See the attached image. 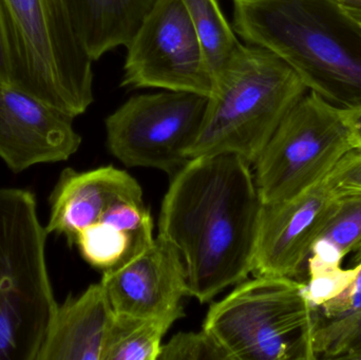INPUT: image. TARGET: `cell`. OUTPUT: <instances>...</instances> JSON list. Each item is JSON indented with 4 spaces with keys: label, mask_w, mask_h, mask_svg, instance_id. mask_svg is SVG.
I'll list each match as a JSON object with an SVG mask.
<instances>
[{
    "label": "cell",
    "mask_w": 361,
    "mask_h": 360,
    "mask_svg": "<svg viewBox=\"0 0 361 360\" xmlns=\"http://www.w3.org/2000/svg\"><path fill=\"white\" fill-rule=\"evenodd\" d=\"M355 268L356 275L352 285L341 295L319 306L318 311L324 316L345 314L361 306V262Z\"/></svg>",
    "instance_id": "25"
},
{
    "label": "cell",
    "mask_w": 361,
    "mask_h": 360,
    "mask_svg": "<svg viewBox=\"0 0 361 360\" xmlns=\"http://www.w3.org/2000/svg\"><path fill=\"white\" fill-rule=\"evenodd\" d=\"M0 85L17 86V54L10 21L0 1Z\"/></svg>",
    "instance_id": "24"
},
{
    "label": "cell",
    "mask_w": 361,
    "mask_h": 360,
    "mask_svg": "<svg viewBox=\"0 0 361 360\" xmlns=\"http://www.w3.org/2000/svg\"><path fill=\"white\" fill-rule=\"evenodd\" d=\"M335 199L336 194L322 181L294 198L263 204L252 273L298 278Z\"/></svg>",
    "instance_id": "11"
},
{
    "label": "cell",
    "mask_w": 361,
    "mask_h": 360,
    "mask_svg": "<svg viewBox=\"0 0 361 360\" xmlns=\"http://www.w3.org/2000/svg\"><path fill=\"white\" fill-rule=\"evenodd\" d=\"M35 194L0 190V360H36L56 312Z\"/></svg>",
    "instance_id": "4"
},
{
    "label": "cell",
    "mask_w": 361,
    "mask_h": 360,
    "mask_svg": "<svg viewBox=\"0 0 361 360\" xmlns=\"http://www.w3.org/2000/svg\"><path fill=\"white\" fill-rule=\"evenodd\" d=\"M324 182L335 194H361V150L348 152Z\"/></svg>",
    "instance_id": "23"
},
{
    "label": "cell",
    "mask_w": 361,
    "mask_h": 360,
    "mask_svg": "<svg viewBox=\"0 0 361 360\" xmlns=\"http://www.w3.org/2000/svg\"><path fill=\"white\" fill-rule=\"evenodd\" d=\"M207 103L183 91L135 95L106 118L108 148L126 166L175 175L190 160Z\"/></svg>",
    "instance_id": "8"
},
{
    "label": "cell",
    "mask_w": 361,
    "mask_h": 360,
    "mask_svg": "<svg viewBox=\"0 0 361 360\" xmlns=\"http://www.w3.org/2000/svg\"><path fill=\"white\" fill-rule=\"evenodd\" d=\"M154 240V221L144 201L126 200L80 232L75 245L91 266L104 273L130 261Z\"/></svg>",
    "instance_id": "15"
},
{
    "label": "cell",
    "mask_w": 361,
    "mask_h": 360,
    "mask_svg": "<svg viewBox=\"0 0 361 360\" xmlns=\"http://www.w3.org/2000/svg\"><path fill=\"white\" fill-rule=\"evenodd\" d=\"M316 310L305 297V283L256 276L212 304L202 329L233 360H311Z\"/></svg>",
    "instance_id": "6"
},
{
    "label": "cell",
    "mask_w": 361,
    "mask_h": 360,
    "mask_svg": "<svg viewBox=\"0 0 361 360\" xmlns=\"http://www.w3.org/2000/svg\"><path fill=\"white\" fill-rule=\"evenodd\" d=\"M122 87L209 97L214 80L183 0H157L126 46Z\"/></svg>",
    "instance_id": "9"
},
{
    "label": "cell",
    "mask_w": 361,
    "mask_h": 360,
    "mask_svg": "<svg viewBox=\"0 0 361 360\" xmlns=\"http://www.w3.org/2000/svg\"><path fill=\"white\" fill-rule=\"evenodd\" d=\"M233 29L337 108L361 105V27L336 0H233Z\"/></svg>",
    "instance_id": "2"
},
{
    "label": "cell",
    "mask_w": 361,
    "mask_h": 360,
    "mask_svg": "<svg viewBox=\"0 0 361 360\" xmlns=\"http://www.w3.org/2000/svg\"><path fill=\"white\" fill-rule=\"evenodd\" d=\"M183 316L184 312L161 317H135L116 313L103 360H158L163 338Z\"/></svg>",
    "instance_id": "18"
},
{
    "label": "cell",
    "mask_w": 361,
    "mask_h": 360,
    "mask_svg": "<svg viewBox=\"0 0 361 360\" xmlns=\"http://www.w3.org/2000/svg\"><path fill=\"white\" fill-rule=\"evenodd\" d=\"M114 315L101 283L70 296L57 306L36 360H103Z\"/></svg>",
    "instance_id": "14"
},
{
    "label": "cell",
    "mask_w": 361,
    "mask_h": 360,
    "mask_svg": "<svg viewBox=\"0 0 361 360\" xmlns=\"http://www.w3.org/2000/svg\"><path fill=\"white\" fill-rule=\"evenodd\" d=\"M357 360H361V355L360 357H358V359Z\"/></svg>",
    "instance_id": "28"
},
{
    "label": "cell",
    "mask_w": 361,
    "mask_h": 360,
    "mask_svg": "<svg viewBox=\"0 0 361 360\" xmlns=\"http://www.w3.org/2000/svg\"><path fill=\"white\" fill-rule=\"evenodd\" d=\"M309 92L277 55L245 44L216 78L189 159L235 154L254 164L290 110Z\"/></svg>",
    "instance_id": "3"
},
{
    "label": "cell",
    "mask_w": 361,
    "mask_h": 360,
    "mask_svg": "<svg viewBox=\"0 0 361 360\" xmlns=\"http://www.w3.org/2000/svg\"><path fill=\"white\" fill-rule=\"evenodd\" d=\"M351 150L339 108L309 91L252 164L263 204L288 200L322 183Z\"/></svg>",
    "instance_id": "7"
},
{
    "label": "cell",
    "mask_w": 361,
    "mask_h": 360,
    "mask_svg": "<svg viewBox=\"0 0 361 360\" xmlns=\"http://www.w3.org/2000/svg\"><path fill=\"white\" fill-rule=\"evenodd\" d=\"M339 111L349 131L352 149L361 150V105L352 108H339Z\"/></svg>",
    "instance_id": "26"
},
{
    "label": "cell",
    "mask_w": 361,
    "mask_h": 360,
    "mask_svg": "<svg viewBox=\"0 0 361 360\" xmlns=\"http://www.w3.org/2000/svg\"><path fill=\"white\" fill-rule=\"evenodd\" d=\"M157 0H73L80 39L93 61L130 42Z\"/></svg>",
    "instance_id": "16"
},
{
    "label": "cell",
    "mask_w": 361,
    "mask_h": 360,
    "mask_svg": "<svg viewBox=\"0 0 361 360\" xmlns=\"http://www.w3.org/2000/svg\"><path fill=\"white\" fill-rule=\"evenodd\" d=\"M355 275V268L349 266L309 274L305 283V297L314 308H319L343 294L352 285Z\"/></svg>",
    "instance_id": "22"
},
{
    "label": "cell",
    "mask_w": 361,
    "mask_h": 360,
    "mask_svg": "<svg viewBox=\"0 0 361 360\" xmlns=\"http://www.w3.org/2000/svg\"><path fill=\"white\" fill-rule=\"evenodd\" d=\"M101 283L114 312L130 316L161 317L184 312L180 302L189 296L180 254L160 236L130 261L104 272Z\"/></svg>",
    "instance_id": "12"
},
{
    "label": "cell",
    "mask_w": 361,
    "mask_h": 360,
    "mask_svg": "<svg viewBox=\"0 0 361 360\" xmlns=\"http://www.w3.org/2000/svg\"><path fill=\"white\" fill-rule=\"evenodd\" d=\"M17 54V86L75 118L92 105L93 61L73 0H0Z\"/></svg>",
    "instance_id": "5"
},
{
    "label": "cell",
    "mask_w": 361,
    "mask_h": 360,
    "mask_svg": "<svg viewBox=\"0 0 361 360\" xmlns=\"http://www.w3.org/2000/svg\"><path fill=\"white\" fill-rule=\"evenodd\" d=\"M349 266L361 262V194H336L332 209L314 243L307 264V274Z\"/></svg>",
    "instance_id": "17"
},
{
    "label": "cell",
    "mask_w": 361,
    "mask_h": 360,
    "mask_svg": "<svg viewBox=\"0 0 361 360\" xmlns=\"http://www.w3.org/2000/svg\"><path fill=\"white\" fill-rule=\"evenodd\" d=\"M203 51L208 69L216 78L238 58L245 44L223 14L216 0H183Z\"/></svg>",
    "instance_id": "19"
},
{
    "label": "cell",
    "mask_w": 361,
    "mask_h": 360,
    "mask_svg": "<svg viewBox=\"0 0 361 360\" xmlns=\"http://www.w3.org/2000/svg\"><path fill=\"white\" fill-rule=\"evenodd\" d=\"M158 360H233L210 332L178 333L163 345Z\"/></svg>",
    "instance_id": "21"
},
{
    "label": "cell",
    "mask_w": 361,
    "mask_h": 360,
    "mask_svg": "<svg viewBox=\"0 0 361 360\" xmlns=\"http://www.w3.org/2000/svg\"><path fill=\"white\" fill-rule=\"evenodd\" d=\"M336 1L361 27V0H336Z\"/></svg>",
    "instance_id": "27"
},
{
    "label": "cell",
    "mask_w": 361,
    "mask_h": 360,
    "mask_svg": "<svg viewBox=\"0 0 361 360\" xmlns=\"http://www.w3.org/2000/svg\"><path fill=\"white\" fill-rule=\"evenodd\" d=\"M74 118L15 85H0V159L14 173L69 160L82 137Z\"/></svg>",
    "instance_id": "10"
},
{
    "label": "cell",
    "mask_w": 361,
    "mask_h": 360,
    "mask_svg": "<svg viewBox=\"0 0 361 360\" xmlns=\"http://www.w3.org/2000/svg\"><path fill=\"white\" fill-rule=\"evenodd\" d=\"M262 209L250 163L235 154L190 159L175 173L158 236L179 251L189 296L205 304L252 273Z\"/></svg>",
    "instance_id": "1"
},
{
    "label": "cell",
    "mask_w": 361,
    "mask_h": 360,
    "mask_svg": "<svg viewBox=\"0 0 361 360\" xmlns=\"http://www.w3.org/2000/svg\"><path fill=\"white\" fill-rule=\"evenodd\" d=\"M126 200H143L141 185L127 171L114 166L65 169L51 194L47 232L66 237L70 245H75L80 232L97 223L112 205Z\"/></svg>",
    "instance_id": "13"
},
{
    "label": "cell",
    "mask_w": 361,
    "mask_h": 360,
    "mask_svg": "<svg viewBox=\"0 0 361 360\" xmlns=\"http://www.w3.org/2000/svg\"><path fill=\"white\" fill-rule=\"evenodd\" d=\"M312 359L357 360L361 355V306L324 316L316 310L311 333Z\"/></svg>",
    "instance_id": "20"
}]
</instances>
